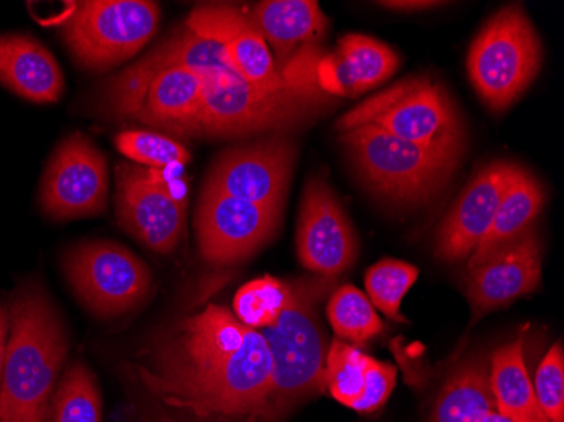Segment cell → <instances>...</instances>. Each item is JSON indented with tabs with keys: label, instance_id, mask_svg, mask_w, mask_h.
I'll list each match as a JSON object with an SVG mask.
<instances>
[{
	"label": "cell",
	"instance_id": "cell-1",
	"mask_svg": "<svg viewBox=\"0 0 564 422\" xmlns=\"http://www.w3.org/2000/svg\"><path fill=\"white\" fill-rule=\"evenodd\" d=\"M135 370L145 389L171 408L252 421L268 401L272 358L261 332L210 304L166 329L139 355Z\"/></svg>",
	"mask_w": 564,
	"mask_h": 422
},
{
	"label": "cell",
	"instance_id": "cell-2",
	"mask_svg": "<svg viewBox=\"0 0 564 422\" xmlns=\"http://www.w3.org/2000/svg\"><path fill=\"white\" fill-rule=\"evenodd\" d=\"M160 46L170 62L202 76L203 109L195 138L237 139L293 129L312 119L329 100L316 78L274 91L247 84L220 44L196 36L186 25Z\"/></svg>",
	"mask_w": 564,
	"mask_h": 422
},
{
	"label": "cell",
	"instance_id": "cell-3",
	"mask_svg": "<svg viewBox=\"0 0 564 422\" xmlns=\"http://www.w3.org/2000/svg\"><path fill=\"white\" fill-rule=\"evenodd\" d=\"M9 322L0 422H50L69 348L62 316L43 288L25 284L12 296Z\"/></svg>",
	"mask_w": 564,
	"mask_h": 422
},
{
	"label": "cell",
	"instance_id": "cell-4",
	"mask_svg": "<svg viewBox=\"0 0 564 422\" xmlns=\"http://www.w3.org/2000/svg\"><path fill=\"white\" fill-rule=\"evenodd\" d=\"M335 278L288 282L290 296L274 325L262 329L272 358V380L264 408L249 422H279L304 399L325 390L328 338L318 304L335 285Z\"/></svg>",
	"mask_w": 564,
	"mask_h": 422
},
{
	"label": "cell",
	"instance_id": "cell-5",
	"mask_svg": "<svg viewBox=\"0 0 564 422\" xmlns=\"http://www.w3.org/2000/svg\"><path fill=\"white\" fill-rule=\"evenodd\" d=\"M109 116L134 120L170 138H195L203 109V80L154 47L101 88Z\"/></svg>",
	"mask_w": 564,
	"mask_h": 422
},
{
	"label": "cell",
	"instance_id": "cell-6",
	"mask_svg": "<svg viewBox=\"0 0 564 422\" xmlns=\"http://www.w3.org/2000/svg\"><path fill=\"white\" fill-rule=\"evenodd\" d=\"M373 126L394 138L459 158L464 123L448 91L431 76L405 78L358 104L337 122L338 132Z\"/></svg>",
	"mask_w": 564,
	"mask_h": 422
},
{
	"label": "cell",
	"instance_id": "cell-7",
	"mask_svg": "<svg viewBox=\"0 0 564 422\" xmlns=\"http://www.w3.org/2000/svg\"><path fill=\"white\" fill-rule=\"evenodd\" d=\"M341 141L367 186L391 202L431 198L458 163V158L402 141L373 126L345 130Z\"/></svg>",
	"mask_w": 564,
	"mask_h": 422
},
{
	"label": "cell",
	"instance_id": "cell-8",
	"mask_svg": "<svg viewBox=\"0 0 564 422\" xmlns=\"http://www.w3.org/2000/svg\"><path fill=\"white\" fill-rule=\"evenodd\" d=\"M540 37L519 6L497 12L468 53V75L481 100L500 112L514 104L540 72Z\"/></svg>",
	"mask_w": 564,
	"mask_h": 422
},
{
	"label": "cell",
	"instance_id": "cell-9",
	"mask_svg": "<svg viewBox=\"0 0 564 422\" xmlns=\"http://www.w3.org/2000/svg\"><path fill=\"white\" fill-rule=\"evenodd\" d=\"M161 8L149 0H85L63 22L62 37L82 68L106 72L131 59L158 33Z\"/></svg>",
	"mask_w": 564,
	"mask_h": 422
},
{
	"label": "cell",
	"instance_id": "cell-10",
	"mask_svg": "<svg viewBox=\"0 0 564 422\" xmlns=\"http://www.w3.org/2000/svg\"><path fill=\"white\" fill-rule=\"evenodd\" d=\"M63 272L78 301L98 318L134 310L151 291L152 275L144 260L107 240L72 247L63 257Z\"/></svg>",
	"mask_w": 564,
	"mask_h": 422
},
{
	"label": "cell",
	"instance_id": "cell-11",
	"mask_svg": "<svg viewBox=\"0 0 564 422\" xmlns=\"http://www.w3.org/2000/svg\"><path fill=\"white\" fill-rule=\"evenodd\" d=\"M116 212L120 227L152 252H173L185 235V190L164 170L120 163L116 170Z\"/></svg>",
	"mask_w": 564,
	"mask_h": 422
},
{
	"label": "cell",
	"instance_id": "cell-12",
	"mask_svg": "<svg viewBox=\"0 0 564 422\" xmlns=\"http://www.w3.org/2000/svg\"><path fill=\"white\" fill-rule=\"evenodd\" d=\"M282 208L234 198L203 184L195 215L199 253L215 266L249 259L274 237Z\"/></svg>",
	"mask_w": 564,
	"mask_h": 422
},
{
	"label": "cell",
	"instance_id": "cell-13",
	"mask_svg": "<svg viewBox=\"0 0 564 422\" xmlns=\"http://www.w3.org/2000/svg\"><path fill=\"white\" fill-rule=\"evenodd\" d=\"M107 202L109 166L104 152L80 132L63 139L41 180V209L53 220H73L100 215Z\"/></svg>",
	"mask_w": 564,
	"mask_h": 422
},
{
	"label": "cell",
	"instance_id": "cell-14",
	"mask_svg": "<svg viewBox=\"0 0 564 422\" xmlns=\"http://www.w3.org/2000/svg\"><path fill=\"white\" fill-rule=\"evenodd\" d=\"M185 25L196 36L220 44L236 72L253 87L274 91L306 78H316V72L307 73L312 63L301 66L291 76L281 75L258 25L236 6H199L193 9Z\"/></svg>",
	"mask_w": 564,
	"mask_h": 422
},
{
	"label": "cell",
	"instance_id": "cell-15",
	"mask_svg": "<svg viewBox=\"0 0 564 422\" xmlns=\"http://www.w3.org/2000/svg\"><path fill=\"white\" fill-rule=\"evenodd\" d=\"M296 152L284 136L237 145L218 155L205 184L242 202L284 208Z\"/></svg>",
	"mask_w": 564,
	"mask_h": 422
},
{
	"label": "cell",
	"instance_id": "cell-16",
	"mask_svg": "<svg viewBox=\"0 0 564 422\" xmlns=\"http://www.w3.org/2000/svg\"><path fill=\"white\" fill-rule=\"evenodd\" d=\"M296 247L301 266L322 278L337 279L357 257L354 227L337 195L322 177H312L304 186Z\"/></svg>",
	"mask_w": 564,
	"mask_h": 422
},
{
	"label": "cell",
	"instance_id": "cell-17",
	"mask_svg": "<svg viewBox=\"0 0 564 422\" xmlns=\"http://www.w3.org/2000/svg\"><path fill=\"white\" fill-rule=\"evenodd\" d=\"M543 274V246L532 228L514 242L502 247L480 266L467 269L465 294L474 322L484 314L514 303L540 288Z\"/></svg>",
	"mask_w": 564,
	"mask_h": 422
},
{
	"label": "cell",
	"instance_id": "cell-18",
	"mask_svg": "<svg viewBox=\"0 0 564 422\" xmlns=\"http://www.w3.org/2000/svg\"><path fill=\"white\" fill-rule=\"evenodd\" d=\"M518 164L496 161L481 167L455 199L436 235V257L443 262H462L477 249L489 231L500 199L518 171Z\"/></svg>",
	"mask_w": 564,
	"mask_h": 422
},
{
	"label": "cell",
	"instance_id": "cell-19",
	"mask_svg": "<svg viewBox=\"0 0 564 422\" xmlns=\"http://www.w3.org/2000/svg\"><path fill=\"white\" fill-rule=\"evenodd\" d=\"M394 365L376 360L350 343L333 339L325 361V389L335 401L360 414L377 411L395 387Z\"/></svg>",
	"mask_w": 564,
	"mask_h": 422
},
{
	"label": "cell",
	"instance_id": "cell-20",
	"mask_svg": "<svg viewBox=\"0 0 564 422\" xmlns=\"http://www.w3.org/2000/svg\"><path fill=\"white\" fill-rule=\"evenodd\" d=\"M399 56L388 44L366 34H347L337 50L316 65V84L325 94L358 97L388 82Z\"/></svg>",
	"mask_w": 564,
	"mask_h": 422
},
{
	"label": "cell",
	"instance_id": "cell-21",
	"mask_svg": "<svg viewBox=\"0 0 564 422\" xmlns=\"http://www.w3.org/2000/svg\"><path fill=\"white\" fill-rule=\"evenodd\" d=\"M0 84L34 104H55L65 91L53 53L25 34H0Z\"/></svg>",
	"mask_w": 564,
	"mask_h": 422
},
{
	"label": "cell",
	"instance_id": "cell-22",
	"mask_svg": "<svg viewBox=\"0 0 564 422\" xmlns=\"http://www.w3.org/2000/svg\"><path fill=\"white\" fill-rule=\"evenodd\" d=\"M249 18L274 51L275 68L284 76L297 47L310 46L326 28V15L315 0H265Z\"/></svg>",
	"mask_w": 564,
	"mask_h": 422
},
{
	"label": "cell",
	"instance_id": "cell-23",
	"mask_svg": "<svg viewBox=\"0 0 564 422\" xmlns=\"http://www.w3.org/2000/svg\"><path fill=\"white\" fill-rule=\"evenodd\" d=\"M544 202H546V193L540 181L524 167L519 166L500 199L499 209L489 231L484 235L477 249L468 257L467 269L480 266L497 250L509 246L524 235L531 228L532 221L540 217Z\"/></svg>",
	"mask_w": 564,
	"mask_h": 422
},
{
	"label": "cell",
	"instance_id": "cell-24",
	"mask_svg": "<svg viewBox=\"0 0 564 422\" xmlns=\"http://www.w3.org/2000/svg\"><path fill=\"white\" fill-rule=\"evenodd\" d=\"M489 377L497 412L512 422H551L535 399L522 335L494 351Z\"/></svg>",
	"mask_w": 564,
	"mask_h": 422
},
{
	"label": "cell",
	"instance_id": "cell-25",
	"mask_svg": "<svg viewBox=\"0 0 564 422\" xmlns=\"http://www.w3.org/2000/svg\"><path fill=\"white\" fill-rule=\"evenodd\" d=\"M492 411L497 408L489 367L481 358H467L440 390L430 422H481Z\"/></svg>",
	"mask_w": 564,
	"mask_h": 422
},
{
	"label": "cell",
	"instance_id": "cell-26",
	"mask_svg": "<svg viewBox=\"0 0 564 422\" xmlns=\"http://www.w3.org/2000/svg\"><path fill=\"white\" fill-rule=\"evenodd\" d=\"M50 422H101L97 377L82 361L66 368L51 401Z\"/></svg>",
	"mask_w": 564,
	"mask_h": 422
},
{
	"label": "cell",
	"instance_id": "cell-27",
	"mask_svg": "<svg viewBox=\"0 0 564 422\" xmlns=\"http://www.w3.org/2000/svg\"><path fill=\"white\" fill-rule=\"evenodd\" d=\"M326 316L338 338L351 345H364L383 332L376 307L355 285H341L329 296Z\"/></svg>",
	"mask_w": 564,
	"mask_h": 422
},
{
	"label": "cell",
	"instance_id": "cell-28",
	"mask_svg": "<svg viewBox=\"0 0 564 422\" xmlns=\"http://www.w3.org/2000/svg\"><path fill=\"white\" fill-rule=\"evenodd\" d=\"M420 278L413 263L398 259H382L373 263L366 274L367 297L376 310L392 322L404 323L401 304L409 289Z\"/></svg>",
	"mask_w": 564,
	"mask_h": 422
},
{
	"label": "cell",
	"instance_id": "cell-29",
	"mask_svg": "<svg viewBox=\"0 0 564 422\" xmlns=\"http://www.w3.org/2000/svg\"><path fill=\"white\" fill-rule=\"evenodd\" d=\"M288 296V282L279 281L271 275L253 279L242 285L234 297V314L242 325L262 332L274 325L279 314L286 306Z\"/></svg>",
	"mask_w": 564,
	"mask_h": 422
},
{
	"label": "cell",
	"instance_id": "cell-30",
	"mask_svg": "<svg viewBox=\"0 0 564 422\" xmlns=\"http://www.w3.org/2000/svg\"><path fill=\"white\" fill-rule=\"evenodd\" d=\"M116 148L127 160L152 170L185 166L192 161L182 142L154 130H122L117 134Z\"/></svg>",
	"mask_w": 564,
	"mask_h": 422
},
{
	"label": "cell",
	"instance_id": "cell-31",
	"mask_svg": "<svg viewBox=\"0 0 564 422\" xmlns=\"http://www.w3.org/2000/svg\"><path fill=\"white\" fill-rule=\"evenodd\" d=\"M535 399L551 422H564V354L563 345L554 343L535 372Z\"/></svg>",
	"mask_w": 564,
	"mask_h": 422
},
{
	"label": "cell",
	"instance_id": "cell-32",
	"mask_svg": "<svg viewBox=\"0 0 564 422\" xmlns=\"http://www.w3.org/2000/svg\"><path fill=\"white\" fill-rule=\"evenodd\" d=\"M9 313L2 304H0V383H2V376H4L6 354H8V339H9Z\"/></svg>",
	"mask_w": 564,
	"mask_h": 422
},
{
	"label": "cell",
	"instance_id": "cell-33",
	"mask_svg": "<svg viewBox=\"0 0 564 422\" xmlns=\"http://www.w3.org/2000/svg\"><path fill=\"white\" fill-rule=\"evenodd\" d=\"M383 8L394 9V11H423V9L436 8L442 6L440 2H426V0H404V2H380Z\"/></svg>",
	"mask_w": 564,
	"mask_h": 422
},
{
	"label": "cell",
	"instance_id": "cell-34",
	"mask_svg": "<svg viewBox=\"0 0 564 422\" xmlns=\"http://www.w3.org/2000/svg\"><path fill=\"white\" fill-rule=\"evenodd\" d=\"M481 422H512V421H510V419H507L506 415L500 414V412L492 411Z\"/></svg>",
	"mask_w": 564,
	"mask_h": 422
},
{
	"label": "cell",
	"instance_id": "cell-35",
	"mask_svg": "<svg viewBox=\"0 0 564 422\" xmlns=\"http://www.w3.org/2000/svg\"><path fill=\"white\" fill-rule=\"evenodd\" d=\"M163 422H174V421H163Z\"/></svg>",
	"mask_w": 564,
	"mask_h": 422
}]
</instances>
